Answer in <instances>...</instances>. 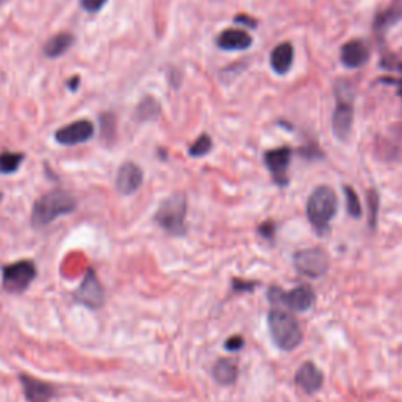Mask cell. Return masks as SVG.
<instances>
[{"mask_svg": "<svg viewBox=\"0 0 402 402\" xmlns=\"http://www.w3.org/2000/svg\"><path fill=\"white\" fill-rule=\"evenodd\" d=\"M77 209V201L65 189H54L39 197L32 208V226L35 230L46 228L61 215H70Z\"/></svg>", "mask_w": 402, "mask_h": 402, "instance_id": "obj_1", "label": "cell"}, {"mask_svg": "<svg viewBox=\"0 0 402 402\" xmlns=\"http://www.w3.org/2000/svg\"><path fill=\"white\" fill-rule=\"evenodd\" d=\"M268 325L274 343L285 352L297 349L303 341V332L296 318L279 307L269 311Z\"/></svg>", "mask_w": 402, "mask_h": 402, "instance_id": "obj_2", "label": "cell"}, {"mask_svg": "<svg viewBox=\"0 0 402 402\" xmlns=\"http://www.w3.org/2000/svg\"><path fill=\"white\" fill-rule=\"evenodd\" d=\"M338 209V197L335 190L328 185H319L313 190L307 201V215L310 223L318 231V234H324L330 228L332 219L335 217Z\"/></svg>", "mask_w": 402, "mask_h": 402, "instance_id": "obj_3", "label": "cell"}, {"mask_svg": "<svg viewBox=\"0 0 402 402\" xmlns=\"http://www.w3.org/2000/svg\"><path fill=\"white\" fill-rule=\"evenodd\" d=\"M185 220H188V198L184 194H174L165 198L154 214L156 225L170 236H184L188 231Z\"/></svg>", "mask_w": 402, "mask_h": 402, "instance_id": "obj_4", "label": "cell"}, {"mask_svg": "<svg viewBox=\"0 0 402 402\" xmlns=\"http://www.w3.org/2000/svg\"><path fill=\"white\" fill-rule=\"evenodd\" d=\"M35 279L37 265L30 259H21L2 268V288L8 294L18 296L26 292Z\"/></svg>", "mask_w": 402, "mask_h": 402, "instance_id": "obj_5", "label": "cell"}, {"mask_svg": "<svg viewBox=\"0 0 402 402\" xmlns=\"http://www.w3.org/2000/svg\"><path fill=\"white\" fill-rule=\"evenodd\" d=\"M294 268L300 275L310 277V279H319L324 277L330 269V257L322 248H303L294 253L292 257Z\"/></svg>", "mask_w": 402, "mask_h": 402, "instance_id": "obj_6", "label": "cell"}, {"mask_svg": "<svg viewBox=\"0 0 402 402\" xmlns=\"http://www.w3.org/2000/svg\"><path fill=\"white\" fill-rule=\"evenodd\" d=\"M74 300L88 310H101L105 305V290L96 272L90 268L74 291Z\"/></svg>", "mask_w": 402, "mask_h": 402, "instance_id": "obj_7", "label": "cell"}, {"mask_svg": "<svg viewBox=\"0 0 402 402\" xmlns=\"http://www.w3.org/2000/svg\"><path fill=\"white\" fill-rule=\"evenodd\" d=\"M94 135V124L90 120H77L55 131L54 139L59 145L76 146L92 140Z\"/></svg>", "mask_w": 402, "mask_h": 402, "instance_id": "obj_8", "label": "cell"}, {"mask_svg": "<svg viewBox=\"0 0 402 402\" xmlns=\"http://www.w3.org/2000/svg\"><path fill=\"white\" fill-rule=\"evenodd\" d=\"M292 157V150L288 146L270 150L264 154V163L272 174L277 184L283 188L288 185V168H290Z\"/></svg>", "mask_w": 402, "mask_h": 402, "instance_id": "obj_9", "label": "cell"}, {"mask_svg": "<svg viewBox=\"0 0 402 402\" xmlns=\"http://www.w3.org/2000/svg\"><path fill=\"white\" fill-rule=\"evenodd\" d=\"M354 123V104L348 96H338V103L332 117V131L338 140H348Z\"/></svg>", "mask_w": 402, "mask_h": 402, "instance_id": "obj_10", "label": "cell"}, {"mask_svg": "<svg viewBox=\"0 0 402 402\" xmlns=\"http://www.w3.org/2000/svg\"><path fill=\"white\" fill-rule=\"evenodd\" d=\"M141 184H143V170L137 163L128 161L118 168L115 178V189L118 194L124 197L134 195L141 188Z\"/></svg>", "mask_w": 402, "mask_h": 402, "instance_id": "obj_11", "label": "cell"}, {"mask_svg": "<svg viewBox=\"0 0 402 402\" xmlns=\"http://www.w3.org/2000/svg\"><path fill=\"white\" fill-rule=\"evenodd\" d=\"M19 382L27 402H50L57 394V388L52 383L39 381L28 374H19Z\"/></svg>", "mask_w": 402, "mask_h": 402, "instance_id": "obj_12", "label": "cell"}, {"mask_svg": "<svg viewBox=\"0 0 402 402\" xmlns=\"http://www.w3.org/2000/svg\"><path fill=\"white\" fill-rule=\"evenodd\" d=\"M294 382H296L297 387L302 390L303 393L314 394L318 393L322 388V385H324V374H322V371L313 363V361H305V363L297 370Z\"/></svg>", "mask_w": 402, "mask_h": 402, "instance_id": "obj_13", "label": "cell"}, {"mask_svg": "<svg viewBox=\"0 0 402 402\" xmlns=\"http://www.w3.org/2000/svg\"><path fill=\"white\" fill-rule=\"evenodd\" d=\"M316 303V292L311 286L302 285L290 292H283L281 307L285 305L296 313H307Z\"/></svg>", "mask_w": 402, "mask_h": 402, "instance_id": "obj_14", "label": "cell"}, {"mask_svg": "<svg viewBox=\"0 0 402 402\" xmlns=\"http://www.w3.org/2000/svg\"><path fill=\"white\" fill-rule=\"evenodd\" d=\"M370 59V49L363 41L354 39L343 46L341 49V61L346 68L355 70V68L363 66Z\"/></svg>", "mask_w": 402, "mask_h": 402, "instance_id": "obj_15", "label": "cell"}, {"mask_svg": "<svg viewBox=\"0 0 402 402\" xmlns=\"http://www.w3.org/2000/svg\"><path fill=\"white\" fill-rule=\"evenodd\" d=\"M217 46L223 50H245L252 46V37L243 30L228 28L217 37Z\"/></svg>", "mask_w": 402, "mask_h": 402, "instance_id": "obj_16", "label": "cell"}, {"mask_svg": "<svg viewBox=\"0 0 402 402\" xmlns=\"http://www.w3.org/2000/svg\"><path fill=\"white\" fill-rule=\"evenodd\" d=\"M76 43V37L70 32H61L57 35L50 37L43 46V54L48 59H59V57L65 55Z\"/></svg>", "mask_w": 402, "mask_h": 402, "instance_id": "obj_17", "label": "cell"}, {"mask_svg": "<svg viewBox=\"0 0 402 402\" xmlns=\"http://www.w3.org/2000/svg\"><path fill=\"white\" fill-rule=\"evenodd\" d=\"M214 381L219 385H233L239 377V366L233 359H220L212 368Z\"/></svg>", "mask_w": 402, "mask_h": 402, "instance_id": "obj_18", "label": "cell"}, {"mask_svg": "<svg viewBox=\"0 0 402 402\" xmlns=\"http://www.w3.org/2000/svg\"><path fill=\"white\" fill-rule=\"evenodd\" d=\"M294 61V49L290 43H281L272 50L270 66L277 74H286L291 70Z\"/></svg>", "mask_w": 402, "mask_h": 402, "instance_id": "obj_19", "label": "cell"}, {"mask_svg": "<svg viewBox=\"0 0 402 402\" xmlns=\"http://www.w3.org/2000/svg\"><path fill=\"white\" fill-rule=\"evenodd\" d=\"M402 19V0H394L387 10H383L381 14H377L374 21V30L379 33L387 32L390 27Z\"/></svg>", "mask_w": 402, "mask_h": 402, "instance_id": "obj_20", "label": "cell"}, {"mask_svg": "<svg viewBox=\"0 0 402 402\" xmlns=\"http://www.w3.org/2000/svg\"><path fill=\"white\" fill-rule=\"evenodd\" d=\"M26 159L24 152H13V151H2L0 152V173L2 174H13L19 170L22 162Z\"/></svg>", "mask_w": 402, "mask_h": 402, "instance_id": "obj_21", "label": "cell"}, {"mask_svg": "<svg viewBox=\"0 0 402 402\" xmlns=\"http://www.w3.org/2000/svg\"><path fill=\"white\" fill-rule=\"evenodd\" d=\"M161 117V104L154 98L146 96L137 107V118L140 121H156Z\"/></svg>", "mask_w": 402, "mask_h": 402, "instance_id": "obj_22", "label": "cell"}, {"mask_svg": "<svg viewBox=\"0 0 402 402\" xmlns=\"http://www.w3.org/2000/svg\"><path fill=\"white\" fill-rule=\"evenodd\" d=\"M366 206H368V225H370L371 230H376L377 217H379V206H381V197H379L376 189L368 190Z\"/></svg>", "mask_w": 402, "mask_h": 402, "instance_id": "obj_23", "label": "cell"}, {"mask_svg": "<svg viewBox=\"0 0 402 402\" xmlns=\"http://www.w3.org/2000/svg\"><path fill=\"white\" fill-rule=\"evenodd\" d=\"M344 195H346V206H348V214L352 219H360L361 214H363V208H361L360 198L356 195V192L349 188V185H344L343 188Z\"/></svg>", "mask_w": 402, "mask_h": 402, "instance_id": "obj_24", "label": "cell"}, {"mask_svg": "<svg viewBox=\"0 0 402 402\" xmlns=\"http://www.w3.org/2000/svg\"><path fill=\"white\" fill-rule=\"evenodd\" d=\"M212 150V140H211V137H209L208 134H203V135H200V137H198L197 140H195V143L190 146L189 148V154L192 156V157H203V156H206L209 151Z\"/></svg>", "mask_w": 402, "mask_h": 402, "instance_id": "obj_25", "label": "cell"}, {"mask_svg": "<svg viewBox=\"0 0 402 402\" xmlns=\"http://www.w3.org/2000/svg\"><path fill=\"white\" fill-rule=\"evenodd\" d=\"M101 121V134H103V139L107 141H112L115 139V117L112 113H104L103 117L99 118Z\"/></svg>", "mask_w": 402, "mask_h": 402, "instance_id": "obj_26", "label": "cell"}, {"mask_svg": "<svg viewBox=\"0 0 402 402\" xmlns=\"http://www.w3.org/2000/svg\"><path fill=\"white\" fill-rule=\"evenodd\" d=\"M258 233L259 236H263L264 239L268 241H274L275 239V233H277V225L274 220H265L261 225L258 226Z\"/></svg>", "mask_w": 402, "mask_h": 402, "instance_id": "obj_27", "label": "cell"}, {"mask_svg": "<svg viewBox=\"0 0 402 402\" xmlns=\"http://www.w3.org/2000/svg\"><path fill=\"white\" fill-rule=\"evenodd\" d=\"M231 286H233V290L236 292H252L254 288L258 286V281L233 279V280H231Z\"/></svg>", "mask_w": 402, "mask_h": 402, "instance_id": "obj_28", "label": "cell"}, {"mask_svg": "<svg viewBox=\"0 0 402 402\" xmlns=\"http://www.w3.org/2000/svg\"><path fill=\"white\" fill-rule=\"evenodd\" d=\"M107 2H109V0H81V7L82 10L87 11V13L94 14L99 13V11L105 7Z\"/></svg>", "mask_w": 402, "mask_h": 402, "instance_id": "obj_29", "label": "cell"}, {"mask_svg": "<svg viewBox=\"0 0 402 402\" xmlns=\"http://www.w3.org/2000/svg\"><path fill=\"white\" fill-rule=\"evenodd\" d=\"M243 346H245V341H243V338L239 335L230 336L225 341V349L230 350V352H237V350H241Z\"/></svg>", "mask_w": 402, "mask_h": 402, "instance_id": "obj_30", "label": "cell"}, {"mask_svg": "<svg viewBox=\"0 0 402 402\" xmlns=\"http://www.w3.org/2000/svg\"><path fill=\"white\" fill-rule=\"evenodd\" d=\"M236 22H241V24H245L248 27H257V22L248 18V16H237Z\"/></svg>", "mask_w": 402, "mask_h": 402, "instance_id": "obj_31", "label": "cell"}, {"mask_svg": "<svg viewBox=\"0 0 402 402\" xmlns=\"http://www.w3.org/2000/svg\"><path fill=\"white\" fill-rule=\"evenodd\" d=\"M79 83H81V77H79V76H74V77L71 79L70 82H68V87H70L71 92H76L77 87H79Z\"/></svg>", "mask_w": 402, "mask_h": 402, "instance_id": "obj_32", "label": "cell"}, {"mask_svg": "<svg viewBox=\"0 0 402 402\" xmlns=\"http://www.w3.org/2000/svg\"><path fill=\"white\" fill-rule=\"evenodd\" d=\"M393 83H396L399 87V94L402 96V81H392Z\"/></svg>", "mask_w": 402, "mask_h": 402, "instance_id": "obj_33", "label": "cell"}, {"mask_svg": "<svg viewBox=\"0 0 402 402\" xmlns=\"http://www.w3.org/2000/svg\"><path fill=\"white\" fill-rule=\"evenodd\" d=\"M7 2H8V0H0V7H2V5L7 3Z\"/></svg>", "mask_w": 402, "mask_h": 402, "instance_id": "obj_34", "label": "cell"}, {"mask_svg": "<svg viewBox=\"0 0 402 402\" xmlns=\"http://www.w3.org/2000/svg\"><path fill=\"white\" fill-rule=\"evenodd\" d=\"M2 198H3V194H2V192H0V201H2Z\"/></svg>", "mask_w": 402, "mask_h": 402, "instance_id": "obj_35", "label": "cell"}]
</instances>
